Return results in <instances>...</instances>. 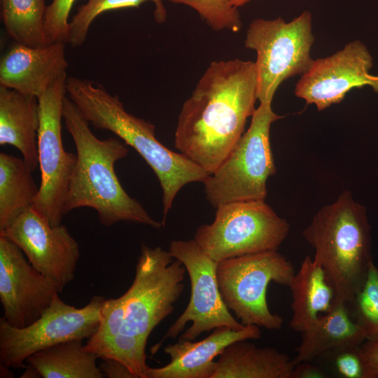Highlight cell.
I'll return each instance as SVG.
<instances>
[{"mask_svg": "<svg viewBox=\"0 0 378 378\" xmlns=\"http://www.w3.org/2000/svg\"><path fill=\"white\" fill-rule=\"evenodd\" d=\"M257 99L254 62H212L182 106L175 148L212 174L244 134Z\"/></svg>", "mask_w": 378, "mask_h": 378, "instance_id": "1", "label": "cell"}, {"mask_svg": "<svg viewBox=\"0 0 378 378\" xmlns=\"http://www.w3.org/2000/svg\"><path fill=\"white\" fill-rule=\"evenodd\" d=\"M63 119L76 148L77 162L64 204V214L80 207L94 209L99 222L111 226L130 221L160 229L162 222L153 219L136 200L122 187L115 163L126 157L129 150L116 138L99 139L77 106L66 97Z\"/></svg>", "mask_w": 378, "mask_h": 378, "instance_id": "2", "label": "cell"}, {"mask_svg": "<svg viewBox=\"0 0 378 378\" xmlns=\"http://www.w3.org/2000/svg\"><path fill=\"white\" fill-rule=\"evenodd\" d=\"M69 97L95 129L108 130L132 146L151 167L162 190L163 225L175 197L186 184L202 182L209 174L181 153L171 150L155 136L150 122L128 113L118 96L99 83L67 78Z\"/></svg>", "mask_w": 378, "mask_h": 378, "instance_id": "3", "label": "cell"}, {"mask_svg": "<svg viewBox=\"0 0 378 378\" xmlns=\"http://www.w3.org/2000/svg\"><path fill=\"white\" fill-rule=\"evenodd\" d=\"M302 235L333 289V303L352 302L372 262L365 208L345 190L314 214Z\"/></svg>", "mask_w": 378, "mask_h": 378, "instance_id": "4", "label": "cell"}, {"mask_svg": "<svg viewBox=\"0 0 378 378\" xmlns=\"http://www.w3.org/2000/svg\"><path fill=\"white\" fill-rule=\"evenodd\" d=\"M283 117L273 111L272 103H260L248 130L203 183L206 198L213 206L237 201L265 200L267 181L276 172L270 128Z\"/></svg>", "mask_w": 378, "mask_h": 378, "instance_id": "5", "label": "cell"}, {"mask_svg": "<svg viewBox=\"0 0 378 378\" xmlns=\"http://www.w3.org/2000/svg\"><path fill=\"white\" fill-rule=\"evenodd\" d=\"M314 41L309 10L288 22L279 17L257 18L249 24L244 45L257 55L254 64L260 103H272L282 82L309 70L314 61L310 55Z\"/></svg>", "mask_w": 378, "mask_h": 378, "instance_id": "6", "label": "cell"}, {"mask_svg": "<svg viewBox=\"0 0 378 378\" xmlns=\"http://www.w3.org/2000/svg\"><path fill=\"white\" fill-rule=\"evenodd\" d=\"M292 263L277 250L229 258L218 262L216 277L222 299L244 326L280 330L283 318L267 301L270 282L288 286L295 274Z\"/></svg>", "mask_w": 378, "mask_h": 378, "instance_id": "7", "label": "cell"}, {"mask_svg": "<svg viewBox=\"0 0 378 378\" xmlns=\"http://www.w3.org/2000/svg\"><path fill=\"white\" fill-rule=\"evenodd\" d=\"M216 209L214 221L200 226L194 240L217 262L278 250L290 230L287 220L265 200L231 202Z\"/></svg>", "mask_w": 378, "mask_h": 378, "instance_id": "8", "label": "cell"}, {"mask_svg": "<svg viewBox=\"0 0 378 378\" xmlns=\"http://www.w3.org/2000/svg\"><path fill=\"white\" fill-rule=\"evenodd\" d=\"M174 258L160 246H141L133 283L120 297L124 311L120 333L147 342L153 330L173 312L186 272Z\"/></svg>", "mask_w": 378, "mask_h": 378, "instance_id": "9", "label": "cell"}, {"mask_svg": "<svg viewBox=\"0 0 378 378\" xmlns=\"http://www.w3.org/2000/svg\"><path fill=\"white\" fill-rule=\"evenodd\" d=\"M66 79V74L61 76L38 97V155L41 177L31 207L52 226L60 225L65 215V200L77 162V155L66 151L62 139Z\"/></svg>", "mask_w": 378, "mask_h": 378, "instance_id": "10", "label": "cell"}, {"mask_svg": "<svg viewBox=\"0 0 378 378\" xmlns=\"http://www.w3.org/2000/svg\"><path fill=\"white\" fill-rule=\"evenodd\" d=\"M103 296H94L77 308L65 303L57 293L44 314L23 328L10 326L0 318V362L6 368H25L24 361L33 354L75 339H89L98 330Z\"/></svg>", "mask_w": 378, "mask_h": 378, "instance_id": "11", "label": "cell"}, {"mask_svg": "<svg viewBox=\"0 0 378 378\" xmlns=\"http://www.w3.org/2000/svg\"><path fill=\"white\" fill-rule=\"evenodd\" d=\"M169 252L181 262L190 281V298L184 312L170 326L162 339L151 348L153 356L167 339H175L186 324L191 326L179 339L194 340L204 332L219 327H228L235 330L246 326L235 319L225 304L216 277L218 262L211 258L192 240H173Z\"/></svg>", "mask_w": 378, "mask_h": 378, "instance_id": "12", "label": "cell"}, {"mask_svg": "<svg viewBox=\"0 0 378 378\" xmlns=\"http://www.w3.org/2000/svg\"><path fill=\"white\" fill-rule=\"evenodd\" d=\"M0 235L15 244L31 265L62 293L75 275L80 251L64 225L52 226L31 206L18 215Z\"/></svg>", "mask_w": 378, "mask_h": 378, "instance_id": "13", "label": "cell"}, {"mask_svg": "<svg viewBox=\"0 0 378 378\" xmlns=\"http://www.w3.org/2000/svg\"><path fill=\"white\" fill-rule=\"evenodd\" d=\"M372 66L365 44L351 41L330 56L314 59L295 85V94L323 111L342 101L355 88L370 85L378 93V76L370 74Z\"/></svg>", "mask_w": 378, "mask_h": 378, "instance_id": "14", "label": "cell"}, {"mask_svg": "<svg viewBox=\"0 0 378 378\" xmlns=\"http://www.w3.org/2000/svg\"><path fill=\"white\" fill-rule=\"evenodd\" d=\"M15 244L0 235V300L3 318L12 326L26 327L38 319L59 293L36 270Z\"/></svg>", "mask_w": 378, "mask_h": 378, "instance_id": "15", "label": "cell"}, {"mask_svg": "<svg viewBox=\"0 0 378 378\" xmlns=\"http://www.w3.org/2000/svg\"><path fill=\"white\" fill-rule=\"evenodd\" d=\"M65 43L30 47L13 43L0 60V86L37 98L66 74Z\"/></svg>", "mask_w": 378, "mask_h": 378, "instance_id": "16", "label": "cell"}, {"mask_svg": "<svg viewBox=\"0 0 378 378\" xmlns=\"http://www.w3.org/2000/svg\"><path fill=\"white\" fill-rule=\"evenodd\" d=\"M259 328L246 326L235 330L219 327L200 341L179 339L164 348V353L170 357V363L160 368H150L148 378H211L216 365L214 358L236 341L259 339Z\"/></svg>", "mask_w": 378, "mask_h": 378, "instance_id": "17", "label": "cell"}, {"mask_svg": "<svg viewBox=\"0 0 378 378\" xmlns=\"http://www.w3.org/2000/svg\"><path fill=\"white\" fill-rule=\"evenodd\" d=\"M36 97L0 86V145L18 148L34 172L38 166Z\"/></svg>", "mask_w": 378, "mask_h": 378, "instance_id": "18", "label": "cell"}, {"mask_svg": "<svg viewBox=\"0 0 378 378\" xmlns=\"http://www.w3.org/2000/svg\"><path fill=\"white\" fill-rule=\"evenodd\" d=\"M236 341L218 356L211 378H290L295 364L274 347Z\"/></svg>", "mask_w": 378, "mask_h": 378, "instance_id": "19", "label": "cell"}, {"mask_svg": "<svg viewBox=\"0 0 378 378\" xmlns=\"http://www.w3.org/2000/svg\"><path fill=\"white\" fill-rule=\"evenodd\" d=\"M302 334L293 359L295 365L310 362L325 353L360 346L366 340L362 329L351 318L345 303H333Z\"/></svg>", "mask_w": 378, "mask_h": 378, "instance_id": "20", "label": "cell"}, {"mask_svg": "<svg viewBox=\"0 0 378 378\" xmlns=\"http://www.w3.org/2000/svg\"><path fill=\"white\" fill-rule=\"evenodd\" d=\"M288 287L293 312L289 326L295 332H304L332 306L333 289L322 266L309 255L303 260Z\"/></svg>", "mask_w": 378, "mask_h": 378, "instance_id": "21", "label": "cell"}, {"mask_svg": "<svg viewBox=\"0 0 378 378\" xmlns=\"http://www.w3.org/2000/svg\"><path fill=\"white\" fill-rule=\"evenodd\" d=\"M97 358L84 348L82 339H75L38 351L26 361L43 378H103Z\"/></svg>", "mask_w": 378, "mask_h": 378, "instance_id": "22", "label": "cell"}, {"mask_svg": "<svg viewBox=\"0 0 378 378\" xmlns=\"http://www.w3.org/2000/svg\"><path fill=\"white\" fill-rule=\"evenodd\" d=\"M32 172L23 158L0 153V231L33 204L39 187Z\"/></svg>", "mask_w": 378, "mask_h": 378, "instance_id": "23", "label": "cell"}, {"mask_svg": "<svg viewBox=\"0 0 378 378\" xmlns=\"http://www.w3.org/2000/svg\"><path fill=\"white\" fill-rule=\"evenodd\" d=\"M46 0H1V16L8 36L30 47L48 45L45 30Z\"/></svg>", "mask_w": 378, "mask_h": 378, "instance_id": "24", "label": "cell"}, {"mask_svg": "<svg viewBox=\"0 0 378 378\" xmlns=\"http://www.w3.org/2000/svg\"><path fill=\"white\" fill-rule=\"evenodd\" d=\"M142 339L119 333L113 336H91L84 348L98 358H112L126 365L136 378H148L146 345Z\"/></svg>", "mask_w": 378, "mask_h": 378, "instance_id": "25", "label": "cell"}, {"mask_svg": "<svg viewBox=\"0 0 378 378\" xmlns=\"http://www.w3.org/2000/svg\"><path fill=\"white\" fill-rule=\"evenodd\" d=\"M146 1L154 5L153 18L158 24L166 22L167 11L162 0H88L79 6L69 21V42L78 47L85 42L89 28L94 20L104 12L127 8L139 7Z\"/></svg>", "mask_w": 378, "mask_h": 378, "instance_id": "26", "label": "cell"}, {"mask_svg": "<svg viewBox=\"0 0 378 378\" xmlns=\"http://www.w3.org/2000/svg\"><path fill=\"white\" fill-rule=\"evenodd\" d=\"M352 303L355 321L363 331L366 340H378V268L373 262Z\"/></svg>", "mask_w": 378, "mask_h": 378, "instance_id": "27", "label": "cell"}, {"mask_svg": "<svg viewBox=\"0 0 378 378\" xmlns=\"http://www.w3.org/2000/svg\"><path fill=\"white\" fill-rule=\"evenodd\" d=\"M194 9L214 31L238 32L242 27L239 12L230 0H167Z\"/></svg>", "mask_w": 378, "mask_h": 378, "instance_id": "28", "label": "cell"}, {"mask_svg": "<svg viewBox=\"0 0 378 378\" xmlns=\"http://www.w3.org/2000/svg\"><path fill=\"white\" fill-rule=\"evenodd\" d=\"M76 0H52L47 6L44 30L48 44L68 43L69 36V17Z\"/></svg>", "mask_w": 378, "mask_h": 378, "instance_id": "29", "label": "cell"}, {"mask_svg": "<svg viewBox=\"0 0 378 378\" xmlns=\"http://www.w3.org/2000/svg\"><path fill=\"white\" fill-rule=\"evenodd\" d=\"M335 353L336 371L344 378H374L360 346L343 348Z\"/></svg>", "mask_w": 378, "mask_h": 378, "instance_id": "30", "label": "cell"}, {"mask_svg": "<svg viewBox=\"0 0 378 378\" xmlns=\"http://www.w3.org/2000/svg\"><path fill=\"white\" fill-rule=\"evenodd\" d=\"M99 370L104 377L136 378L132 372L121 362L112 358H103Z\"/></svg>", "mask_w": 378, "mask_h": 378, "instance_id": "31", "label": "cell"}, {"mask_svg": "<svg viewBox=\"0 0 378 378\" xmlns=\"http://www.w3.org/2000/svg\"><path fill=\"white\" fill-rule=\"evenodd\" d=\"M360 349L374 378L378 377V340H365Z\"/></svg>", "mask_w": 378, "mask_h": 378, "instance_id": "32", "label": "cell"}, {"mask_svg": "<svg viewBox=\"0 0 378 378\" xmlns=\"http://www.w3.org/2000/svg\"><path fill=\"white\" fill-rule=\"evenodd\" d=\"M326 374L318 367L309 362H302L295 365L290 378H323Z\"/></svg>", "mask_w": 378, "mask_h": 378, "instance_id": "33", "label": "cell"}, {"mask_svg": "<svg viewBox=\"0 0 378 378\" xmlns=\"http://www.w3.org/2000/svg\"><path fill=\"white\" fill-rule=\"evenodd\" d=\"M231 4L238 8L239 6H244V4H247L251 0H230Z\"/></svg>", "mask_w": 378, "mask_h": 378, "instance_id": "34", "label": "cell"}]
</instances>
